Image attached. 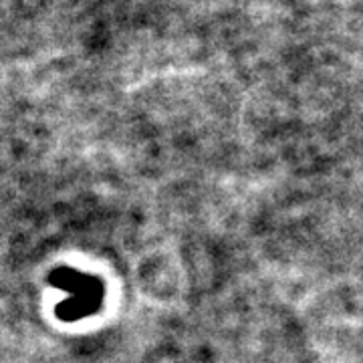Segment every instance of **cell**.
<instances>
[{"instance_id": "cell-1", "label": "cell", "mask_w": 363, "mask_h": 363, "mask_svg": "<svg viewBox=\"0 0 363 363\" xmlns=\"http://www.w3.org/2000/svg\"><path fill=\"white\" fill-rule=\"evenodd\" d=\"M63 277H65V281L59 283V285L65 286L67 291H71V298L61 307V317H67V319L85 317L87 313L93 311L99 305V291H97L99 285H97V281L87 279V283H83L85 277H79V274H75L77 281H69L65 272H63Z\"/></svg>"}]
</instances>
